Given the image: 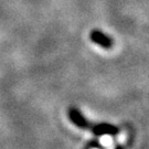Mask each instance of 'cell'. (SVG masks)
Wrapping results in <instances>:
<instances>
[{
	"label": "cell",
	"mask_w": 149,
	"mask_h": 149,
	"mask_svg": "<svg viewBox=\"0 0 149 149\" xmlns=\"http://www.w3.org/2000/svg\"><path fill=\"white\" fill-rule=\"evenodd\" d=\"M93 133L96 136H104V135H117L118 134V128L116 126H113L111 124L107 123H102L98 125H95L93 127Z\"/></svg>",
	"instance_id": "7a4b0ae2"
},
{
	"label": "cell",
	"mask_w": 149,
	"mask_h": 149,
	"mask_svg": "<svg viewBox=\"0 0 149 149\" xmlns=\"http://www.w3.org/2000/svg\"><path fill=\"white\" fill-rule=\"evenodd\" d=\"M91 40L92 42L96 43L97 45H100L104 49H111L113 47V41L109 37H107L106 34H104L100 30H93L91 32Z\"/></svg>",
	"instance_id": "6da1fadb"
},
{
	"label": "cell",
	"mask_w": 149,
	"mask_h": 149,
	"mask_svg": "<svg viewBox=\"0 0 149 149\" xmlns=\"http://www.w3.org/2000/svg\"><path fill=\"white\" fill-rule=\"evenodd\" d=\"M70 119L72 120L73 124H75L77 127L80 128H87L90 126V124L82 114L77 109H71L69 113Z\"/></svg>",
	"instance_id": "3957f363"
},
{
	"label": "cell",
	"mask_w": 149,
	"mask_h": 149,
	"mask_svg": "<svg viewBox=\"0 0 149 149\" xmlns=\"http://www.w3.org/2000/svg\"><path fill=\"white\" fill-rule=\"evenodd\" d=\"M116 149H123V148H122V146H118V147Z\"/></svg>",
	"instance_id": "277c9868"
}]
</instances>
